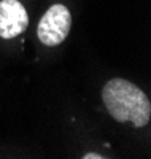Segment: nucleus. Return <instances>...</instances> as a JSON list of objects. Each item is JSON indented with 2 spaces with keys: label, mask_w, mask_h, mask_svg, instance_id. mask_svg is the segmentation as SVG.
Returning a JSON list of instances; mask_svg holds the SVG:
<instances>
[{
  "label": "nucleus",
  "mask_w": 151,
  "mask_h": 159,
  "mask_svg": "<svg viewBox=\"0 0 151 159\" xmlns=\"http://www.w3.org/2000/svg\"><path fill=\"white\" fill-rule=\"evenodd\" d=\"M86 159H89V157H102V156H99V154H88V156H85Z\"/></svg>",
  "instance_id": "20e7f679"
},
{
  "label": "nucleus",
  "mask_w": 151,
  "mask_h": 159,
  "mask_svg": "<svg viewBox=\"0 0 151 159\" xmlns=\"http://www.w3.org/2000/svg\"><path fill=\"white\" fill-rule=\"evenodd\" d=\"M27 11L18 0L0 2V37L15 38L27 29Z\"/></svg>",
  "instance_id": "7ed1b4c3"
},
{
  "label": "nucleus",
  "mask_w": 151,
  "mask_h": 159,
  "mask_svg": "<svg viewBox=\"0 0 151 159\" xmlns=\"http://www.w3.org/2000/svg\"><path fill=\"white\" fill-rule=\"evenodd\" d=\"M72 27V15L65 5L56 3L40 19L37 35L46 46H56L67 38Z\"/></svg>",
  "instance_id": "f03ea898"
},
{
  "label": "nucleus",
  "mask_w": 151,
  "mask_h": 159,
  "mask_svg": "<svg viewBox=\"0 0 151 159\" xmlns=\"http://www.w3.org/2000/svg\"><path fill=\"white\" fill-rule=\"evenodd\" d=\"M102 99L108 113L118 123H132L135 127H145L149 123V99L140 88L127 80H110L103 86Z\"/></svg>",
  "instance_id": "f257e3e1"
}]
</instances>
